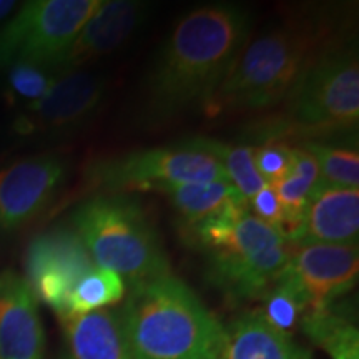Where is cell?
<instances>
[{
  "label": "cell",
  "instance_id": "cell-1",
  "mask_svg": "<svg viewBox=\"0 0 359 359\" xmlns=\"http://www.w3.org/2000/svg\"><path fill=\"white\" fill-rule=\"evenodd\" d=\"M248 8L213 4L188 12L161 45L148 75L147 115L168 120L203 110L251 37Z\"/></svg>",
  "mask_w": 359,
  "mask_h": 359
},
{
  "label": "cell",
  "instance_id": "cell-2",
  "mask_svg": "<svg viewBox=\"0 0 359 359\" xmlns=\"http://www.w3.org/2000/svg\"><path fill=\"white\" fill-rule=\"evenodd\" d=\"M346 42L338 17L299 11L250 37L203 111L219 116L283 105L323 55Z\"/></svg>",
  "mask_w": 359,
  "mask_h": 359
},
{
  "label": "cell",
  "instance_id": "cell-3",
  "mask_svg": "<svg viewBox=\"0 0 359 359\" xmlns=\"http://www.w3.org/2000/svg\"><path fill=\"white\" fill-rule=\"evenodd\" d=\"M120 313L133 359H218L224 326L172 273L130 285Z\"/></svg>",
  "mask_w": 359,
  "mask_h": 359
},
{
  "label": "cell",
  "instance_id": "cell-4",
  "mask_svg": "<svg viewBox=\"0 0 359 359\" xmlns=\"http://www.w3.org/2000/svg\"><path fill=\"white\" fill-rule=\"evenodd\" d=\"M280 114L258 123V137L316 142L353 132L359 120V62L356 47L346 40L323 55L304 75Z\"/></svg>",
  "mask_w": 359,
  "mask_h": 359
},
{
  "label": "cell",
  "instance_id": "cell-5",
  "mask_svg": "<svg viewBox=\"0 0 359 359\" xmlns=\"http://www.w3.org/2000/svg\"><path fill=\"white\" fill-rule=\"evenodd\" d=\"M193 246L206 257V278L233 302L262 299L288 266L293 243L248 210L196 231Z\"/></svg>",
  "mask_w": 359,
  "mask_h": 359
},
{
  "label": "cell",
  "instance_id": "cell-6",
  "mask_svg": "<svg viewBox=\"0 0 359 359\" xmlns=\"http://www.w3.org/2000/svg\"><path fill=\"white\" fill-rule=\"evenodd\" d=\"M72 226L95 266L110 269L130 285L170 275L158 233L137 201L102 193L75 210Z\"/></svg>",
  "mask_w": 359,
  "mask_h": 359
},
{
  "label": "cell",
  "instance_id": "cell-7",
  "mask_svg": "<svg viewBox=\"0 0 359 359\" xmlns=\"http://www.w3.org/2000/svg\"><path fill=\"white\" fill-rule=\"evenodd\" d=\"M102 0H34L25 2L0 30V69L17 62L58 65L75 35Z\"/></svg>",
  "mask_w": 359,
  "mask_h": 359
},
{
  "label": "cell",
  "instance_id": "cell-8",
  "mask_svg": "<svg viewBox=\"0 0 359 359\" xmlns=\"http://www.w3.org/2000/svg\"><path fill=\"white\" fill-rule=\"evenodd\" d=\"M217 180L228 182L222 165L213 156L180 143L97 161L87 175V182L95 190L111 195L151 190L163 193L173 185Z\"/></svg>",
  "mask_w": 359,
  "mask_h": 359
},
{
  "label": "cell",
  "instance_id": "cell-9",
  "mask_svg": "<svg viewBox=\"0 0 359 359\" xmlns=\"http://www.w3.org/2000/svg\"><path fill=\"white\" fill-rule=\"evenodd\" d=\"M93 266L95 263L74 228H55L29 245L25 280L37 302L64 316L72 290Z\"/></svg>",
  "mask_w": 359,
  "mask_h": 359
},
{
  "label": "cell",
  "instance_id": "cell-10",
  "mask_svg": "<svg viewBox=\"0 0 359 359\" xmlns=\"http://www.w3.org/2000/svg\"><path fill=\"white\" fill-rule=\"evenodd\" d=\"M107 80L85 70L58 75L40 100L22 107L13 122L19 135H57L83 127L100 110Z\"/></svg>",
  "mask_w": 359,
  "mask_h": 359
},
{
  "label": "cell",
  "instance_id": "cell-11",
  "mask_svg": "<svg viewBox=\"0 0 359 359\" xmlns=\"http://www.w3.org/2000/svg\"><path fill=\"white\" fill-rule=\"evenodd\" d=\"M65 177V161L52 154L25 156L0 170V231L32 223L50 205Z\"/></svg>",
  "mask_w": 359,
  "mask_h": 359
},
{
  "label": "cell",
  "instance_id": "cell-12",
  "mask_svg": "<svg viewBox=\"0 0 359 359\" xmlns=\"http://www.w3.org/2000/svg\"><path fill=\"white\" fill-rule=\"evenodd\" d=\"M288 269L306 296L308 313L327 309L356 285L358 245L293 243Z\"/></svg>",
  "mask_w": 359,
  "mask_h": 359
},
{
  "label": "cell",
  "instance_id": "cell-13",
  "mask_svg": "<svg viewBox=\"0 0 359 359\" xmlns=\"http://www.w3.org/2000/svg\"><path fill=\"white\" fill-rule=\"evenodd\" d=\"M150 6L137 0H102L75 35L58 65V75L118 50L145 24Z\"/></svg>",
  "mask_w": 359,
  "mask_h": 359
},
{
  "label": "cell",
  "instance_id": "cell-14",
  "mask_svg": "<svg viewBox=\"0 0 359 359\" xmlns=\"http://www.w3.org/2000/svg\"><path fill=\"white\" fill-rule=\"evenodd\" d=\"M45 333L39 302L12 269L0 271V359H43Z\"/></svg>",
  "mask_w": 359,
  "mask_h": 359
},
{
  "label": "cell",
  "instance_id": "cell-15",
  "mask_svg": "<svg viewBox=\"0 0 359 359\" xmlns=\"http://www.w3.org/2000/svg\"><path fill=\"white\" fill-rule=\"evenodd\" d=\"M359 188L320 183L309 196L306 213L294 243L358 245Z\"/></svg>",
  "mask_w": 359,
  "mask_h": 359
},
{
  "label": "cell",
  "instance_id": "cell-16",
  "mask_svg": "<svg viewBox=\"0 0 359 359\" xmlns=\"http://www.w3.org/2000/svg\"><path fill=\"white\" fill-rule=\"evenodd\" d=\"M60 320L74 359H133L120 309L103 308Z\"/></svg>",
  "mask_w": 359,
  "mask_h": 359
},
{
  "label": "cell",
  "instance_id": "cell-17",
  "mask_svg": "<svg viewBox=\"0 0 359 359\" xmlns=\"http://www.w3.org/2000/svg\"><path fill=\"white\" fill-rule=\"evenodd\" d=\"M218 359H313L311 353L269 326L257 313H246L224 327Z\"/></svg>",
  "mask_w": 359,
  "mask_h": 359
},
{
  "label": "cell",
  "instance_id": "cell-18",
  "mask_svg": "<svg viewBox=\"0 0 359 359\" xmlns=\"http://www.w3.org/2000/svg\"><path fill=\"white\" fill-rule=\"evenodd\" d=\"M163 193H167L175 212L182 219L183 233L230 212L233 208L248 206L241 193L226 180L182 183V185L168 187Z\"/></svg>",
  "mask_w": 359,
  "mask_h": 359
},
{
  "label": "cell",
  "instance_id": "cell-19",
  "mask_svg": "<svg viewBox=\"0 0 359 359\" xmlns=\"http://www.w3.org/2000/svg\"><path fill=\"white\" fill-rule=\"evenodd\" d=\"M320 183V168L314 156L303 147L294 145L293 167L280 183L273 185L281 205V235L286 241L294 243L298 240L309 196Z\"/></svg>",
  "mask_w": 359,
  "mask_h": 359
},
{
  "label": "cell",
  "instance_id": "cell-20",
  "mask_svg": "<svg viewBox=\"0 0 359 359\" xmlns=\"http://www.w3.org/2000/svg\"><path fill=\"white\" fill-rule=\"evenodd\" d=\"M182 147L191 148V150L203 151V154L213 156L222 165L228 182L241 193V196L248 200L255 193L262 190L266 182L258 173L253 161V147L251 145H233V143H223L215 138L195 137L180 143Z\"/></svg>",
  "mask_w": 359,
  "mask_h": 359
},
{
  "label": "cell",
  "instance_id": "cell-21",
  "mask_svg": "<svg viewBox=\"0 0 359 359\" xmlns=\"http://www.w3.org/2000/svg\"><path fill=\"white\" fill-rule=\"evenodd\" d=\"M302 330L314 344L325 349L331 359H359V331L349 318L334 306L306 313Z\"/></svg>",
  "mask_w": 359,
  "mask_h": 359
},
{
  "label": "cell",
  "instance_id": "cell-22",
  "mask_svg": "<svg viewBox=\"0 0 359 359\" xmlns=\"http://www.w3.org/2000/svg\"><path fill=\"white\" fill-rule=\"evenodd\" d=\"M263 308L258 314L281 333L290 334L296 327L302 326L303 318L308 313L306 296L296 283L294 276L291 275L288 266L278 276L263 296Z\"/></svg>",
  "mask_w": 359,
  "mask_h": 359
},
{
  "label": "cell",
  "instance_id": "cell-23",
  "mask_svg": "<svg viewBox=\"0 0 359 359\" xmlns=\"http://www.w3.org/2000/svg\"><path fill=\"white\" fill-rule=\"evenodd\" d=\"M123 296L125 281L122 276L110 269L93 266L72 290L64 316L109 308L111 304L122 302Z\"/></svg>",
  "mask_w": 359,
  "mask_h": 359
},
{
  "label": "cell",
  "instance_id": "cell-24",
  "mask_svg": "<svg viewBox=\"0 0 359 359\" xmlns=\"http://www.w3.org/2000/svg\"><path fill=\"white\" fill-rule=\"evenodd\" d=\"M316 160L321 183L330 187L358 188L359 187V155L346 147L330 145L323 142L299 143Z\"/></svg>",
  "mask_w": 359,
  "mask_h": 359
},
{
  "label": "cell",
  "instance_id": "cell-25",
  "mask_svg": "<svg viewBox=\"0 0 359 359\" xmlns=\"http://www.w3.org/2000/svg\"><path fill=\"white\" fill-rule=\"evenodd\" d=\"M7 93L13 102L25 105L37 102L50 90L58 74L50 67L17 62L7 67Z\"/></svg>",
  "mask_w": 359,
  "mask_h": 359
},
{
  "label": "cell",
  "instance_id": "cell-26",
  "mask_svg": "<svg viewBox=\"0 0 359 359\" xmlns=\"http://www.w3.org/2000/svg\"><path fill=\"white\" fill-rule=\"evenodd\" d=\"M293 158L294 145L276 138H268L253 147L255 167L268 185H276L290 173Z\"/></svg>",
  "mask_w": 359,
  "mask_h": 359
},
{
  "label": "cell",
  "instance_id": "cell-27",
  "mask_svg": "<svg viewBox=\"0 0 359 359\" xmlns=\"http://www.w3.org/2000/svg\"><path fill=\"white\" fill-rule=\"evenodd\" d=\"M248 212L253 215L255 218H258L259 222L269 224V226L281 233L283 212L276 190L273 185H268L266 183L262 190L251 196L248 200Z\"/></svg>",
  "mask_w": 359,
  "mask_h": 359
},
{
  "label": "cell",
  "instance_id": "cell-28",
  "mask_svg": "<svg viewBox=\"0 0 359 359\" xmlns=\"http://www.w3.org/2000/svg\"><path fill=\"white\" fill-rule=\"evenodd\" d=\"M15 8H17V2H12V0H0V22L7 19Z\"/></svg>",
  "mask_w": 359,
  "mask_h": 359
},
{
  "label": "cell",
  "instance_id": "cell-29",
  "mask_svg": "<svg viewBox=\"0 0 359 359\" xmlns=\"http://www.w3.org/2000/svg\"><path fill=\"white\" fill-rule=\"evenodd\" d=\"M58 359H74V358H72V356H70V354H62V356H60V358H58Z\"/></svg>",
  "mask_w": 359,
  "mask_h": 359
}]
</instances>
